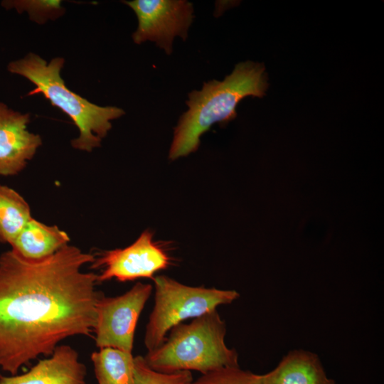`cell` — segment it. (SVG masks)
<instances>
[{
  "label": "cell",
  "mask_w": 384,
  "mask_h": 384,
  "mask_svg": "<svg viewBox=\"0 0 384 384\" xmlns=\"http://www.w3.org/2000/svg\"><path fill=\"white\" fill-rule=\"evenodd\" d=\"M30 114L0 102V176L18 174L42 145L38 134L28 129Z\"/></svg>",
  "instance_id": "9"
},
{
  "label": "cell",
  "mask_w": 384,
  "mask_h": 384,
  "mask_svg": "<svg viewBox=\"0 0 384 384\" xmlns=\"http://www.w3.org/2000/svg\"><path fill=\"white\" fill-rule=\"evenodd\" d=\"M68 233L57 225H48L31 218L11 243V249L32 260L48 257L68 245Z\"/></svg>",
  "instance_id": "12"
},
{
  "label": "cell",
  "mask_w": 384,
  "mask_h": 384,
  "mask_svg": "<svg viewBox=\"0 0 384 384\" xmlns=\"http://www.w3.org/2000/svg\"><path fill=\"white\" fill-rule=\"evenodd\" d=\"M154 284V305L144 334L147 351L159 346L168 332L188 319H195L230 304L239 297L235 290L191 287L166 276H157Z\"/></svg>",
  "instance_id": "5"
},
{
  "label": "cell",
  "mask_w": 384,
  "mask_h": 384,
  "mask_svg": "<svg viewBox=\"0 0 384 384\" xmlns=\"http://www.w3.org/2000/svg\"><path fill=\"white\" fill-rule=\"evenodd\" d=\"M86 374L78 351L68 345H59L51 356L40 360L28 372L0 375V384H86Z\"/></svg>",
  "instance_id": "10"
},
{
  "label": "cell",
  "mask_w": 384,
  "mask_h": 384,
  "mask_svg": "<svg viewBox=\"0 0 384 384\" xmlns=\"http://www.w3.org/2000/svg\"><path fill=\"white\" fill-rule=\"evenodd\" d=\"M134 356L114 348H102L91 355L98 384H134Z\"/></svg>",
  "instance_id": "13"
},
{
  "label": "cell",
  "mask_w": 384,
  "mask_h": 384,
  "mask_svg": "<svg viewBox=\"0 0 384 384\" xmlns=\"http://www.w3.org/2000/svg\"><path fill=\"white\" fill-rule=\"evenodd\" d=\"M31 218V208L23 196L0 184V242L11 245Z\"/></svg>",
  "instance_id": "14"
},
{
  "label": "cell",
  "mask_w": 384,
  "mask_h": 384,
  "mask_svg": "<svg viewBox=\"0 0 384 384\" xmlns=\"http://www.w3.org/2000/svg\"><path fill=\"white\" fill-rule=\"evenodd\" d=\"M267 80L263 64L247 60L237 64L223 81L205 82L201 90L190 92L186 102L188 110L174 128L169 159L196 151L201 135L213 124H225L236 117V107L243 98L265 95Z\"/></svg>",
  "instance_id": "2"
},
{
  "label": "cell",
  "mask_w": 384,
  "mask_h": 384,
  "mask_svg": "<svg viewBox=\"0 0 384 384\" xmlns=\"http://www.w3.org/2000/svg\"><path fill=\"white\" fill-rule=\"evenodd\" d=\"M64 63L61 57L48 63L38 54L29 53L9 62L7 70L35 85L28 95L41 94L53 107L67 114L79 130L78 137L71 140V146L90 152L100 146L112 129V121L124 115V111L116 106L95 105L70 90L60 75Z\"/></svg>",
  "instance_id": "3"
},
{
  "label": "cell",
  "mask_w": 384,
  "mask_h": 384,
  "mask_svg": "<svg viewBox=\"0 0 384 384\" xmlns=\"http://www.w3.org/2000/svg\"><path fill=\"white\" fill-rule=\"evenodd\" d=\"M151 291L150 284L137 282L123 294L103 295L100 299L94 329L99 348L110 347L132 353L137 321Z\"/></svg>",
  "instance_id": "6"
},
{
  "label": "cell",
  "mask_w": 384,
  "mask_h": 384,
  "mask_svg": "<svg viewBox=\"0 0 384 384\" xmlns=\"http://www.w3.org/2000/svg\"><path fill=\"white\" fill-rule=\"evenodd\" d=\"M123 3L134 11L138 19V26L132 36L134 43L152 41L171 55L176 37L186 40L194 17L192 3L186 0H132Z\"/></svg>",
  "instance_id": "7"
},
{
  "label": "cell",
  "mask_w": 384,
  "mask_h": 384,
  "mask_svg": "<svg viewBox=\"0 0 384 384\" xmlns=\"http://www.w3.org/2000/svg\"><path fill=\"white\" fill-rule=\"evenodd\" d=\"M59 0H4L1 4L6 9H15L18 13L26 12L29 18L43 24L48 20H55L65 13Z\"/></svg>",
  "instance_id": "15"
},
{
  "label": "cell",
  "mask_w": 384,
  "mask_h": 384,
  "mask_svg": "<svg viewBox=\"0 0 384 384\" xmlns=\"http://www.w3.org/2000/svg\"><path fill=\"white\" fill-rule=\"evenodd\" d=\"M191 384H266L265 374L242 370L240 366L224 367L208 372Z\"/></svg>",
  "instance_id": "17"
},
{
  "label": "cell",
  "mask_w": 384,
  "mask_h": 384,
  "mask_svg": "<svg viewBox=\"0 0 384 384\" xmlns=\"http://www.w3.org/2000/svg\"><path fill=\"white\" fill-rule=\"evenodd\" d=\"M92 254L67 245L37 260L12 249L0 255V368L11 375L63 340L90 336L97 321L98 274L82 270Z\"/></svg>",
  "instance_id": "1"
},
{
  "label": "cell",
  "mask_w": 384,
  "mask_h": 384,
  "mask_svg": "<svg viewBox=\"0 0 384 384\" xmlns=\"http://www.w3.org/2000/svg\"><path fill=\"white\" fill-rule=\"evenodd\" d=\"M265 376L266 384H336L326 375L319 357L304 350L289 352Z\"/></svg>",
  "instance_id": "11"
},
{
  "label": "cell",
  "mask_w": 384,
  "mask_h": 384,
  "mask_svg": "<svg viewBox=\"0 0 384 384\" xmlns=\"http://www.w3.org/2000/svg\"><path fill=\"white\" fill-rule=\"evenodd\" d=\"M226 324L217 309L181 323L162 343L144 356L154 370L164 373L198 371L239 366L238 355L225 341Z\"/></svg>",
  "instance_id": "4"
},
{
  "label": "cell",
  "mask_w": 384,
  "mask_h": 384,
  "mask_svg": "<svg viewBox=\"0 0 384 384\" xmlns=\"http://www.w3.org/2000/svg\"><path fill=\"white\" fill-rule=\"evenodd\" d=\"M134 384H191L193 380L191 371L164 373L152 369L144 356L134 358Z\"/></svg>",
  "instance_id": "16"
},
{
  "label": "cell",
  "mask_w": 384,
  "mask_h": 384,
  "mask_svg": "<svg viewBox=\"0 0 384 384\" xmlns=\"http://www.w3.org/2000/svg\"><path fill=\"white\" fill-rule=\"evenodd\" d=\"M170 259L164 250L153 240V233L144 231L130 245L124 248L105 250L95 257L91 268H102L98 282L112 278L120 282L139 278L153 279L154 274L166 269Z\"/></svg>",
  "instance_id": "8"
}]
</instances>
